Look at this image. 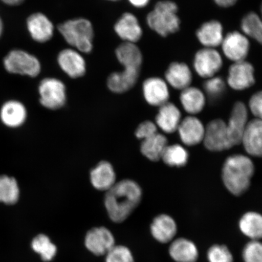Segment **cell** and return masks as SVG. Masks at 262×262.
I'll list each match as a JSON object with an SVG mask.
<instances>
[{
  "mask_svg": "<svg viewBox=\"0 0 262 262\" xmlns=\"http://www.w3.org/2000/svg\"><path fill=\"white\" fill-rule=\"evenodd\" d=\"M168 145L166 137L158 133L143 140L140 147L141 152L150 161L157 162L162 159L163 154Z\"/></svg>",
  "mask_w": 262,
  "mask_h": 262,
  "instance_id": "f546056e",
  "label": "cell"
},
{
  "mask_svg": "<svg viewBox=\"0 0 262 262\" xmlns=\"http://www.w3.org/2000/svg\"><path fill=\"white\" fill-rule=\"evenodd\" d=\"M27 118V110L20 101L11 100L3 104L0 119L5 126L15 128L23 125Z\"/></svg>",
  "mask_w": 262,
  "mask_h": 262,
  "instance_id": "cb8c5ba5",
  "label": "cell"
},
{
  "mask_svg": "<svg viewBox=\"0 0 262 262\" xmlns=\"http://www.w3.org/2000/svg\"><path fill=\"white\" fill-rule=\"evenodd\" d=\"M259 120H260L261 121H262V116H261V117L260 118Z\"/></svg>",
  "mask_w": 262,
  "mask_h": 262,
  "instance_id": "7dc6e473",
  "label": "cell"
},
{
  "mask_svg": "<svg viewBox=\"0 0 262 262\" xmlns=\"http://www.w3.org/2000/svg\"><path fill=\"white\" fill-rule=\"evenodd\" d=\"M242 233L251 241H260L262 238V215L257 212H246L238 222Z\"/></svg>",
  "mask_w": 262,
  "mask_h": 262,
  "instance_id": "f1b7e54d",
  "label": "cell"
},
{
  "mask_svg": "<svg viewBox=\"0 0 262 262\" xmlns=\"http://www.w3.org/2000/svg\"><path fill=\"white\" fill-rule=\"evenodd\" d=\"M58 30L71 48L82 54L93 51L94 29L89 19L83 17L68 19L58 25Z\"/></svg>",
  "mask_w": 262,
  "mask_h": 262,
  "instance_id": "3957f363",
  "label": "cell"
},
{
  "mask_svg": "<svg viewBox=\"0 0 262 262\" xmlns=\"http://www.w3.org/2000/svg\"><path fill=\"white\" fill-rule=\"evenodd\" d=\"M57 60L61 70L71 78L83 77L86 73V61L83 54L76 49H63L58 54Z\"/></svg>",
  "mask_w": 262,
  "mask_h": 262,
  "instance_id": "7c38bea8",
  "label": "cell"
},
{
  "mask_svg": "<svg viewBox=\"0 0 262 262\" xmlns=\"http://www.w3.org/2000/svg\"><path fill=\"white\" fill-rule=\"evenodd\" d=\"M255 83V70L250 62H235L229 68L227 83L232 90L245 91L253 86Z\"/></svg>",
  "mask_w": 262,
  "mask_h": 262,
  "instance_id": "30bf717a",
  "label": "cell"
},
{
  "mask_svg": "<svg viewBox=\"0 0 262 262\" xmlns=\"http://www.w3.org/2000/svg\"><path fill=\"white\" fill-rule=\"evenodd\" d=\"M178 6L170 0L157 2L152 11L146 16L148 27L162 37H166L180 30Z\"/></svg>",
  "mask_w": 262,
  "mask_h": 262,
  "instance_id": "277c9868",
  "label": "cell"
},
{
  "mask_svg": "<svg viewBox=\"0 0 262 262\" xmlns=\"http://www.w3.org/2000/svg\"><path fill=\"white\" fill-rule=\"evenodd\" d=\"M242 143L249 155L262 158V121L255 118L248 122Z\"/></svg>",
  "mask_w": 262,
  "mask_h": 262,
  "instance_id": "603a6c76",
  "label": "cell"
},
{
  "mask_svg": "<svg viewBox=\"0 0 262 262\" xmlns=\"http://www.w3.org/2000/svg\"><path fill=\"white\" fill-rule=\"evenodd\" d=\"M105 255L106 262H134L132 253L125 246L115 245Z\"/></svg>",
  "mask_w": 262,
  "mask_h": 262,
  "instance_id": "8d00e7d4",
  "label": "cell"
},
{
  "mask_svg": "<svg viewBox=\"0 0 262 262\" xmlns=\"http://www.w3.org/2000/svg\"><path fill=\"white\" fill-rule=\"evenodd\" d=\"M242 32L262 45V21L260 15L255 12L246 14L241 23Z\"/></svg>",
  "mask_w": 262,
  "mask_h": 262,
  "instance_id": "4dcf8cb0",
  "label": "cell"
},
{
  "mask_svg": "<svg viewBox=\"0 0 262 262\" xmlns=\"http://www.w3.org/2000/svg\"><path fill=\"white\" fill-rule=\"evenodd\" d=\"M205 126L202 121L194 116H189L182 120L178 129L182 142L188 146H194L203 142Z\"/></svg>",
  "mask_w": 262,
  "mask_h": 262,
  "instance_id": "e0dca14e",
  "label": "cell"
},
{
  "mask_svg": "<svg viewBox=\"0 0 262 262\" xmlns=\"http://www.w3.org/2000/svg\"><path fill=\"white\" fill-rule=\"evenodd\" d=\"M150 0H128L129 3L133 7L142 9L149 5Z\"/></svg>",
  "mask_w": 262,
  "mask_h": 262,
  "instance_id": "b9f144b4",
  "label": "cell"
},
{
  "mask_svg": "<svg viewBox=\"0 0 262 262\" xmlns=\"http://www.w3.org/2000/svg\"><path fill=\"white\" fill-rule=\"evenodd\" d=\"M214 2L219 7L228 8L236 4L238 0H214Z\"/></svg>",
  "mask_w": 262,
  "mask_h": 262,
  "instance_id": "60d3db41",
  "label": "cell"
},
{
  "mask_svg": "<svg viewBox=\"0 0 262 262\" xmlns=\"http://www.w3.org/2000/svg\"><path fill=\"white\" fill-rule=\"evenodd\" d=\"M142 189L134 180L124 179L116 182L106 191L104 205L111 221L122 223L126 221L140 204Z\"/></svg>",
  "mask_w": 262,
  "mask_h": 262,
  "instance_id": "6da1fadb",
  "label": "cell"
},
{
  "mask_svg": "<svg viewBox=\"0 0 262 262\" xmlns=\"http://www.w3.org/2000/svg\"><path fill=\"white\" fill-rule=\"evenodd\" d=\"M255 167L248 156L234 155L228 157L223 165V182L231 194L241 196L250 188Z\"/></svg>",
  "mask_w": 262,
  "mask_h": 262,
  "instance_id": "7a4b0ae2",
  "label": "cell"
},
{
  "mask_svg": "<svg viewBox=\"0 0 262 262\" xmlns=\"http://www.w3.org/2000/svg\"><path fill=\"white\" fill-rule=\"evenodd\" d=\"M196 39L204 48L216 49L221 47L224 38V27L215 19L204 23L195 33Z\"/></svg>",
  "mask_w": 262,
  "mask_h": 262,
  "instance_id": "ac0fdd59",
  "label": "cell"
},
{
  "mask_svg": "<svg viewBox=\"0 0 262 262\" xmlns=\"http://www.w3.org/2000/svg\"><path fill=\"white\" fill-rule=\"evenodd\" d=\"M3 30H4V26H3V22L1 16H0V38L3 35Z\"/></svg>",
  "mask_w": 262,
  "mask_h": 262,
  "instance_id": "ee69618b",
  "label": "cell"
},
{
  "mask_svg": "<svg viewBox=\"0 0 262 262\" xmlns=\"http://www.w3.org/2000/svg\"><path fill=\"white\" fill-rule=\"evenodd\" d=\"M208 262H233L234 257L227 246L216 244L209 248Z\"/></svg>",
  "mask_w": 262,
  "mask_h": 262,
  "instance_id": "d590c367",
  "label": "cell"
},
{
  "mask_svg": "<svg viewBox=\"0 0 262 262\" xmlns=\"http://www.w3.org/2000/svg\"><path fill=\"white\" fill-rule=\"evenodd\" d=\"M157 132V126L155 123L151 121H145L141 123L136 131L137 138L145 140L149 137L155 135Z\"/></svg>",
  "mask_w": 262,
  "mask_h": 262,
  "instance_id": "f35d334b",
  "label": "cell"
},
{
  "mask_svg": "<svg viewBox=\"0 0 262 262\" xmlns=\"http://www.w3.org/2000/svg\"><path fill=\"white\" fill-rule=\"evenodd\" d=\"M150 232L157 242L167 244L174 240L178 225L171 216L163 214L157 215L150 225Z\"/></svg>",
  "mask_w": 262,
  "mask_h": 262,
  "instance_id": "7402d4cb",
  "label": "cell"
},
{
  "mask_svg": "<svg viewBox=\"0 0 262 262\" xmlns=\"http://www.w3.org/2000/svg\"><path fill=\"white\" fill-rule=\"evenodd\" d=\"M116 35L124 42L135 43L142 38L143 31L138 18L130 12L124 13L114 26Z\"/></svg>",
  "mask_w": 262,
  "mask_h": 262,
  "instance_id": "9a60e30c",
  "label": "cell"
},
{
  "mask_svg": "<svg viewBox=\"0 0 262 262\" xmlns=\"http://www.w3.org/2000/svg\"><path fill=\"white\" fill-rule=\"evenodd\" d=\"M221 47L224 56L233 63L246 60L251 47L249 38L236 31L225 35Z\"/></svg>",
  "mask_w": 262,
  "mask_h": 262,
  "instance_id": "ba28073f",
  "label": "cell"
},
{
  "mask_svg": "<svg viewBox=\"0 0 262 262\" xmlns=\"http://www.w3.org/2000/svg\"><path fill=\"white\" fill-rule=\"evenodd\" d=\"M204 93L211 100H217L224 95L226 90V82L221 77L215 75L206 79L204 85Z\"/></svg>",
  "mask_w": 262,
  "mask_h": 262,
  "instance_id": "e575fe53",
  "label": "cell"
},
{
  "mask_svg": "<svg viewBox=\"0 0 262 262\" xmlns=\"http://www.w3.org/2000/svg\"><path fill=\"white\" fill-rule=\"evenodd\" d=\"M244 262H262V242L251 241L245 246L242 251Z\"/></svg>",
  "mask_w": 262,
  "mask_h": 262,
  "instance_id": "74e56055",
  "label": "cell"
},
{
  "mask_svg": "<svg viewBox=\"0 0 262 262\" xmlns=\"http://www.w3.org/2000/svg\"><path fill=\"white\" fill-rule=\"evenodd\" d=\"M1 1L6 5L15 6L21 5L25 0H1Z\"/></svg>",
  "mask_w": 262,
  "mask_h": 262,
  "instance_id": "7bdbcfd3",
  "label": "cell"
},
{
  "mask_svg": "<svg viewBox=\"0 0 262 262\" xmlns=\"http://www.w3.org/2000/svg\"><path fill=\"white\" fill-rule=\"evenodd\" d=\"M192 78L191 69L183 62H172L165 73V80L169 86L181 91L191 86Z\"/></svg>",
  "mask_w": 262,
  "mask_h": 262,
  "instance_id": "d6986e66",
  "label": "cell"
},
{
  "mask_svg": "<svg viewBox=\"0 0 262 262\" xmlns=\"http://www.w3.org/2000/svg\"><path fill=\"white\" fill-rule=\"evenodd\" d=\"M115 54L123 68L140 70L143 57L142 51L136 44L123 42L118 46Z\"/></svg>",
  "mask_w": 262,
  "mask_h": 262,
  "instance_id": "83f0119b",
  "label": "cell"
},
{
  "mask_svg": "<svg viewBox=\"0 0 262 262\" xmlns=\"http://www.w3.org/2000/svg\"><path fill=\"white\" fill-rule=\"evenodd\" d=\"M169 254L176 262H196L199 255L198 248L194 242L183 237L171 242Z\"/></svg>",
  "mask_w": 262,
  "mask_h": 262,
  "instance_id": "d4e9b609",
  "label": "cell"
},
{
  "mask_svg": "<svg viewBox=\"0 0 262 262\" xmlns=\"http://www.w3.org/2000/svg\"><path fill=\"white\" fill-rule=\"evenodd\" d=\"M159 107L156 117L157 126L166 134L175 133L182 121V113L179 107L169 101Z\"/></svg>",
  "mask_w": 262,
  "mask_h": 262,
  "instance_id": "44dd1931",
  "label": "cell"
},
{
  "mask_svg": "<svg viewBox=\"0 0 262 262\" xmlns=\"http://www.w3.org/2000/svg\"><path fill=\"white\" fill-rule=\"evenodd\" d=\"M203 142L206 148L212 152H221L231 148L227 123L219 119L209 122L205 126Z\"/></svg>",
  "mask_w": 262,
  "mask_h": 262,
  "instance_id": "9c48e42d",
  "label": "cell"
},
{
  "mask_svg": "<svg viewBox=\"0 0 262 262\" xmlns=\"http://www.w3.org/2000/svg\"><path fill=\"white\" fill-rule=\"evenodd\" d=\"M260 18H261V21H262V3H261V5L260 6Z\"/></svg>",
  "mask_w": 262,
  "mask_h": 262,
  "instance_id": "f6af8a7d",
  "label": "cell"
},
{
  "mask_svg": "<svg viewBox=\"0 0 262 262\" xmlns=\"http://www.w3.org/2000/svg\"><path fill=\"white\" fill-rule=\"evenodd\" d=\"M142 92L144 98L150 106L160 107L169 101V85L162 78H147L143 82Z\"/></svg>",
  "mask_w": 262,
  "mask_h": 262,
  "instance_id": "5bb4252c",
  "label": "cell"
},
{
  "mask_svg": "<svg viewBox=\"0 0 262 262\" xmlns=\"http://www.w3.org/2000/svg\"><path fill=\"white\" fill-rule=\"evenodd\" d=\"M32 248L36 253L40 255L45 261H51L57 254V248L47 235L39 234L32 242Z\"/></svg>",
  "mask_w": 262,
  "mask_h": 262,
  "instance_id": "836d02e7",
  "label": "cell"
},
{
  "mask_svg": "<svg viewBox=\"0 0 262 262\" xmlns=\"http://www.w3.org/2000/svg\"><path fill=\"white\" fill-rule=\"evenodd\" d=\"M107 1L116 2L119 1V0H107Z\"/></svg>",
  "mask_w": 262,
  "mask_h": 262,
  "instance_id": "bcb514c9",
  "label": "cell"
},
{
  "mask_svg": "<svg viewBox=\"0 0 262 262\" xmlns=\"http://www.w3.org/2000/svg\"><path fill=\"white\" fill-rule=\"evenodd\" d=\"M84 245L91 253L101 256L106 255L116 244L112 232L107 228L101 227L92 228L87 232Z\"/></svg>",
  "mask_w": 262,
  "mask_h": 262,
  "instance_id": "4fadbf2b",
  "label": "cell"
},
{
  "mask_svg": "<svg viewBox=\"0 0 262 262\" xmlns=\"http://www.w3.org/2000/svg\"><path fill=\"white\" fill-rule=\"evenodd\" d=\"M248 121V109L242 101H237L232 107L227 123L229 142L231 147L242 144Z\"/></svg>",
  "mask_w": 262,
  "mask_h": 262,
  "instance_id": "8fae6325",
  "label": "cell"
},
{
  "mask_svg": "<svg viewBox=\"0 0 262 262\" xmlns=\"http://www.w3.org/2000/svg\"><path fill=\"white\" fill-rule=\"evenodd\" d=\"M26 27L33 40L45 43L54 35L55 28L51 19L41 12H35L28 16Z\"/></svg>",
  "mask_w": 262,
  "mask_h": 262,
  "instance_id": "2e32d148",
  "label": "cell"
},
{
  "mask_svg": "<svg viewBox=\"0 0 262 262\" xmlns=\"http://www.w3.org/2000/svg\"><path fill=\"white\" fill-rule=\"evenodd\" d=\"M3 66L10 74L34 78L41 71L40 60L35 55L21 49H14L3 59Z\"/></svg>",
  "mask_w": 262,
  "mask_h": 262,
  "instance_id": "5b68a950",
  "label": "cell"
},
{
  "mask_svg": "<svg viewBox=\"0 0 262 262\" xmlns=\"http://www.w3.org/2000/svg\"><path fill=\"white\" fill-rule=\"evenodd\" d=\"M179 100L185 112L194 116L204 110L206 96L204 91L198 87L191 86L181 91Z\"/></svg>",
  "mask_w": 262,
  "mask_h": 262,
  "instance_id": "4316f807",
  "label": "cell"
},
{
  "mask_svg": "<svg viewBox=\"0 0 262 262\" xmlns=\"http://www.w3.org/2000/svg\"><path fill=\"white\" fill-rule=\"evenodd\" d=\"M41 105L50 110H58L67 103V87L64 82L55 77L42 79L38 86Z\"/></svg>",
  "mask_w": 262,
  "mask_h": 262,
  "instance_id": "8992f818",
  "label": "cell"
},
{
  "mask_svg": "<svg viewBox=\"0 0 262 262\" xmlns=\"http://www.w3.org/2000/svg\"><path fill=\"white\" fill-rule=\"evenodd\" d=\"M224 65L222 55L217 49L203 48L196 52L192 66L198 76L204 79L214 77Z\"/></svg>",
  "mask_w": 262,
  "mask_h": 262,
  "instance_id": "52a82bcc",
  "label": "cell"
},
{
  "mask_svg": "<svg viewBox=\"0 0 262 262\" xmlns=\"http://www.w3.org/2000/svg\"><path fill=\"white\" fill-rule=\"evenodd\" d=\"M140 70L123 68L121 71L111 73L107 79L108 89L116 94H123L135 86L138 81Z\"/></svg>",
  "mask_w": 262,
  "mask_h": 262,
  "instance_id": "ffe728a7",
  "label": "cell"
},
{
  "mask_svg": "<svg viewBox=\"0 0 262 262\" xmlns=\"http://www.w3.org/2000/svg\"><path fill=\"white\" fill-rule=\"evenodd\" d=\"M161 159L168 166L180 168L187 164L189 153L183 146L173 144L167 146Z\"/></svg>",
  "mask_w": 262,
  "mask_h": 262,
  "instance_id": "d6a6232c",
  "label": "cell"
},
{
  "mask_svg": "<svg viewBox=\"0 0 262 262\" xmlns=\"http://www.w3.org/2000/svg\"><path fill=\"white\" fill-rule=\"evenodd\" d=\"M248 107L255 119H259L262 116V91L256 92L251 97Z\"/></svg>",
  "mask_w": 262,
  "mask_h": 262,
  "instance_id": "ab89813d",
  "label": "cell"
},
{
  "mask_svg": "<svg viewBox=\"0 0 262 262\" xmlns=\"http://www.w3.org/2000/svg\"><path fill=\"white\" fill-rule=\"evenodd\" d=\"M19 188L15 178L6 175L0 176V202L14 205L19 198Z\"/></svg>",
  "mask_w": 262,
  "mask_h": 262,
  "instance_id": "1f68e13d",
  "label": "cell"
},
{
  "mask_svg": "<svg viewBox=\"0 0 262 262\" xmlns=\"http://www.w3.org/2000/svg\"><path fill=\"white\" fill-rule=\"evenodd\" d=\"M92 185L100 191H107L116 183V174L110 162L101 161L90 173Z\"/></svg>",
  "mask_w": 262,
  "mask_h": 262,
  "instance_id": "484cf974",
  "label": "cell"
}]
</instances>
